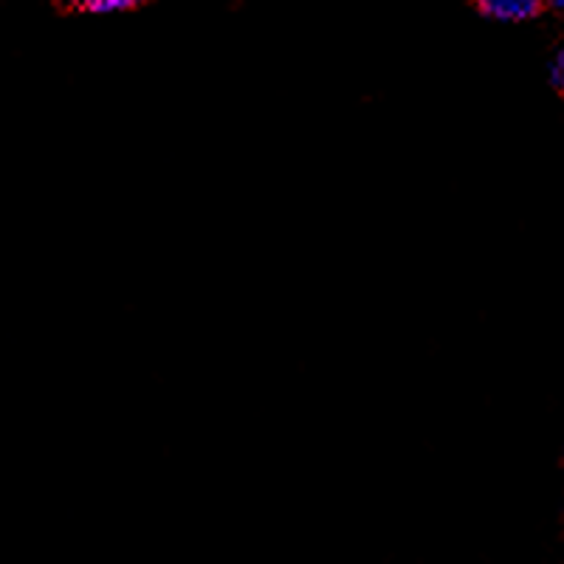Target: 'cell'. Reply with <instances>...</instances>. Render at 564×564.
<instances>
[{"instance_id": "1", "label": "cell", "mask_w": 564, "mask_h": 564, "mask_svg": "<svg viewBox=\"0 0 564 564\" xmlns=\"http://www.w3.org/2000/svg\"><path fill=\"white\" fill-rule=\"evenodd\" d=\"M482 18L502 20V23H522L533 20L547 9V0H471Z\"/></svg>"}, {"instance_id": "2", "label": "cell", "mask_w": 564, "mask_h": 564, "mask_svg": "<svg viewBox=\"0 0 564 564\" xmlns=\"http://www.w3.org/2000/svg\"><path fill=\"white\" fill-rule=\"evenodd\" d=\"M150 3V0H68V7L74 12L88 14H105V12H128V9H139Z\"/></svg>"}, {"instance_id": "3", "label": "cell", "mask_w": 564, "mask_h": 564, "mask_svg": "<svg viewBox=\"0 0 564 564\" xmlns=\"http://www.w3.org/2000/svg\"><path fill=\"white\" fill-rule=\"evenodd\" d=\"M551 77H553V88H556L558 94H562V97H564V48H562V52H558L556 63H553Z\"/></svg>"}, {"instance_id": "4", "label": "cell", "mask_w": 564, "mask_h": 564, "mask_svg": "<svg viewBox=\"0 0 564 564\" xmlns=\"http://www.w3.org/2000/svg\"><path fill=\"white\" fill-rule=\"evenodd\" d=\"M547 3H553L556 9H564V0H547Z\"/></svg>"}]
</instances>
